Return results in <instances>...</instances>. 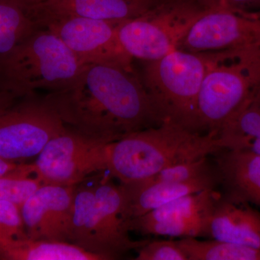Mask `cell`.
Returning a JSON list of instances; mask_svg holds the SVG:
<instances>
[{
    "instance_id": "1",
    "label": "cell",
    "mask_w": 260,
    "mask_h": 260,
    "mask_svg": "<svg viewBox=\"0 0 260 260\" xmlns=\"http://www.w3.org/2000/svg\"><path fill=\"white\" fill-rule=\"evenodd\" d=\"M43 99L70 129L104 143L162 123L133 68L84 64L69 83Z\"/></svg>"
},
{
    "instance_id": "2",
    "label": "cell",
    "mask_w": 260,
    "mask_h": 260,
    "mask_svg": "<svg viewBox=\"0 0 260 260\" xmlns=\"http://www.w3.org/2000/svg\"><path fill=\"white\" fill-rule=\"evenodd\" d=\"M229 149L217 133H202L164 121L107 143L106 171L130 184L146 180L160 171Z\"/></svg>"
},
{
    "instance_id": "3",
    "label": "cell",
    "mask_w": 260,
    "mask_h": 260,
    "mask_svg": "<svg viewBox=\"0 0 260 260\" xmlns=\"http://www.w3.org/2000/svg\"><path fill=\"white\" fill-rule=\"evenodd\" d=\"M206 53L208 65L197 104L196 129L219 135L260 91V44Z\"/></svg>"
},
{
    "instance_id": "4",
    "label": "cell",
    "mask_w": 260,
    "mask_h": 260,
    "mask_svg": "<svg viewBox=\"0 0 260 260\" xmlns=\"http://www.w3.org/2000/svg\"><path fill=\"white\" fill-rule=\"evenodd\" d=\"M129 233L121 185L106 181L94 186H75L72 244L107 260L115 259L148 242L132 240Z\"/></svg>"
},
{
    "instance_id": "5",
    "label": "cell",
    "mask_w": 260,
    "mask_h": 260,
    "mask_svg": "<svg viewBox=\"0 0 260 260\" xmlns=\"http://www.w3.org/2000/svg\"><path fill=\"white\" fill-rule=\"evenodd\" d=\"M83 66L59 38L39 28L0 59V90L18 98L40 89L56 90L69 83Z\"/></svg>"
},
{
    "instance_id": "6",
    "label": "cell",
    "mask_w": 260,
    "mask_h": 260,
    "mask_svg": "<svg viewBox=\"0 0 260 260\" xmlns=\"http://www.w3.org/2000/svg\"><path fill=\"white\" fill-rule=\"evenodd\" d=\"M208 54L176 49L145 61L143 81L162 122L197 131V104L208 65Z\"/></svg>"
},
{
    "instance_id": "7",
    "label": "cell",
    "mask_w": 260,
    "mask_h": 260,
    "mask_svg": "<svg viewBox=\"0 0 260 260\" xmlns=\"http://www.w3.org/2000/svg\"><path fill=\"white\" fill-rule=\"evenodd\" d=\"M205 8L200 0H158L143 14L119 23V42L133 59L156 60L178 49Z\"/></svg>"
},
{
    "instance_id": "8",
    "label": "cell",
    "mask_w": 260,
    "mask_h": 260,
    "mask_svg": "<svg viewBox=\"0 0 260 260\" xmlns=\"http://www.w3.org/2000/svg\"><path fill=\"white\" fill-rule=\"evenodd\" d=\"M28 12L38 26L47 29L59 38L80 64H114L133 68V59L123 49L118 37V25L121 21Z\"/></svg>"
},
{
    "instance_id": "9",
    "label": "cell",
    "mask_w": 260,
    "mask_h": 260,
    "mask_svg": "<svg viewBox=\"0 0 260 260\" xmlns=\"http://www.w3.org/2000/svg\"><path fill=\"white\" fill-rule=\"evenodd\" d=\"M23 98L0 113V158L8 161L38 156L68 128L43 97L32 94Z\"/></svg>"
},
{
    "instance_id": "10",
    "label": "cell",
    "mask_w": 260,
    "mask_h": 260,
    "mask_svg": "<svg viewBox=\"0 0 260 260\" xmlns=\"http://www.w3.org/2000/svg\"><path fill=\"white\" fill-rule=\"evenodd\" d=\"M106 145L68 128L38 155L36 172L44 184L75 186L90 174L106 171Z\"/></svg>"
},
{
    "instance_id": "11",
    "label": "cell",
    "mask_w": 260,
    "mask_h": 260,
    "mask_svg": "<svg viewBox=\"0 0 260 260\" xmlns=\"http://www.w3.org/2000/svg\"><path fill=\"white\" fill-rule=\"evenodd\" d=\"M260 44V10L206 7L177 49L210 52Z\"/></svg>"
},
{
    "instance_id": "12",
    "label": "cell",
    "mask_w": 260,
    "mask_h": 260,
    "mask_svg": "<svg viewBox=\"0 0 260 260\" xmlns=\"http://www.w3.org/2000/svg\"><path fill=\"white\" fill-rule=\"evenodd\" d=\"M218 193L216 189L200 191L169 202L129 220V232L170 237H205L207 215Z\"/></svg>"
},
{
    "instance_id": "13",
    "label": "cell",
    "mask_w": 260,
    "mask_h": 260,
    "mask_svg": "<svg viewBox=\"0 0 260 260\" xmlns=\"http://www.w3.org/2000/svg\"><path fill=\"white\" fill-rule=\"evenodd\" d=\"M75 186L46 184L20 207L29 239L70 242Z\"/></svg>"
},
{
    "instance_id": "14",
    "label": "cell",
    "mask_w": 260,
    "mask_h": 260,
    "mask_svg": "<svg viewBox=\"0 0 260 260\" xmlns=\"http://www.w3.org/2000/svg\"><path fill=\"white\" fill-rule=\"evenodd\" d=\"M205 237L260 249V212L218 191L207 215Z\"/></svg>"
},
{
    "instance_id": "15",
    "label": "cell",
    "mask_w": 260,
    "mask_h": 260,
    "mask_svg": "<svg viewBox=\"0 0 260 260\" xmlns=\"http://www.w3.org/2000/svg\"><path fill=\"white\" fill-rule=\"evenodd\" d=\"M218 185L220 176L218 169L189 181L121 184L124 194V217L129 221L173 200L200 191L214 190Z\"/></svg>"
},
{
    "instance_id": "16",
    "label": "cell",
    "mask_w": 260,
    "mask_h": 260,
    "mask_svg": "<svg viewBox=\"0 0 260 260\" xmlns=\"http://www.w3.org/2000/svg\"><path fill=\"white\" fill-rule=\"evenodd\" d=\"M215 155L223 194L260 208V155L241 149H224Z\"/></svg>"
},
{
    "instance_id": "17",
    "label": "cell",
    "mask_w": 260,
    "mask_h": 260,
    "mask_svg": "<svg viewBox=\"0 0 260 260\" xmlns=\"http://www.w3.org/2000/svg\"><path fill=\"white\" fill-rule=\"evenodd\" d=\"M158 0H45L29 7L30 11L44 14L74 15L107 20L124 21L140 16Z\"/></svg>"
},
{
    "instance_id": "18",
    "label": "cell",
    "mask_w": 260,
    "mask_h": 260,
    "mask_svg": "<svg viewBox=\"0 0 260 260\" xmlns=\"http://www.w3.org/2000/svg\"><path fill=\"white\" fill-rule=\"evenodd\" d=\"M3 260H107L70 242L39 240L29 238L0 243Z\"/></svg>"
},
{
    "instance_id": "19",
    "label": "cell",
    "mask_w": 260,
    "mask_h": 260,
    "mask_svg": "<svg viewBox=\"0 0 260 260\" xmlns=\"http://www.w3.org/2000/svg\"><path fill=\"white\" fill-rule=\"evenodd\" d=\"M39 28L25 6L16 0H0V59Z\"/></svg>"
},
{
    "instance_id": "20",
    "label": "cell",
    "mask_w": 260,
    "mask_h": 260,
    "mask_svg": "<svg viewBox=\"0 0 260 260\" xmlns=\"http://www.w3.org/2000/svg\"><path fill=\"white\" fill-rule=\"evenodd\" d=\"M188 260H260V249L223 241H200L183 238L179 241Z\"/></svg>"
},
{
    "instance_id": "21",
    "label": "cell",
    "mask_w": 260,
    "mask_h": 260,
    "mask_svg": "<svg viewBox=\"0 0 260 260\" xmlns=\"http://www.w3.org/2000/svg\"><path fill=\"white\" fill-rule=\"evenodd\" d=\"M46 185L36 172L34 164H18L0 177V201L21 207L39 188Z\"/></svg>"
},
{
    "instance_id": "22",
    "label": "cell",
    "mask_w": 260,
    "mask_h": 260,
    "mask_svg": "<svg viewBox=\"0 0 260 260\" xmlns=\"http://www.w3.org/2000/svg\"><path fill=\"white\" fill-rule=\"evenodd\" d=\"M28 238L22 219L20 208L10 202L0 201V243Z\"/></svg>"
},
{
    "instance_id": "23",
    "label": "cell",
    "mask_w": 260,
    "mask_h": 260,
    "mask_svg": "<svg viewBox=\"0 0 260 260\" xmlns=\"http://www.w3.org/2000/svg\"><path fill=\"white\" fill-rule=\"evenodd\" d=\"M137 250L136 260H188L179 241H148Z\"/></svg>"
},
{
    "instance_id": "24",
    "label": "cell",
    "mask_w": 260,
    "mask_h": 260,
    "mask_svg": "<svg viewBox=\"0 0 260 260\" xmlns=\"http://www.w3.org/2000/svg\"><path fill=\"white\" fill-rule=\"evenodd\" d=\"M206 7L223 5L245 10H260V0H200Z\"/></svg>"
},
{
    "instance_id": "25",
    "label": "cell",
    "mask_w": 260,
    "mask_h": 260,
    "mask_svg": "<svg viewBox=\"0 0 260 260\" xmlns=\"http://www.w3.org/2000/svg\"><path fill=\"white\" fill-rule=\"evenodd\" d=\"M16 99V96L9 92L0 90V113L13 105Z\"/></svg>"
},
{
    "instance_id": "26",
    "label": "cell",
    "mask_w": 260,
    "mask_h": 260,
    "mask_svg": "<svg viewBox=\"0 0 260 260\" xmlns=\"http://www.w3.org/2000/svg\"><path fill=\"white\" fill-rule=\"evenodd\" d=\"M18 165V164L17 162L8 161L0 158V177L14 169Z\"/></svg>"
},
{
    "instance_id": "27",
    "label": "cell",
    "mask_w": 260,
    "mask_h": 260,
    "mask_svg": "<svg viewBox=\"0 0 260 260\" xmlns=\"http://www.w3.org/2000/svg\"><path fill=\"white\" fill-rule=\"evenodd\" d=\"M16 1L25 6V8H29V7L39 4V3L44 2L45 0H16Z\"/></svg>"
}]
</instances>
